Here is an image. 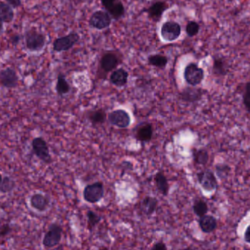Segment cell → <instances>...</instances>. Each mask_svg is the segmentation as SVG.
<instances>
[{"instance_id": "cb8c5ba5", "label": "cell", "mask_w": 250, "mask_h": 250, "mask_svg": "<svg viewBox=\"0 0 250 250\" xmlns=\"http://www.w3.org/2000/svg\"><path fill=\"white\" fill-rule=\"evenodd\" d=\"M16 187V181L13 180L9 176H4L2 178L0 183V192L3 194L10 193L14 190Z\"/></svg>"}, {"instance_id": "4dcf8cb0", "label": "cell", "mask_w": 250, "mask_h": 250, "mask_svg": "<svg viewBox=\"0 0 250 250\" xmlns=\"http://www.w3.org/2000/svg\"><path fill=\"white\" fill-rule=\"evenodd\" d=\"M200 30V26L197 22H189L187 25L186 32L189 37H194L198 35Z\"/></svg>"}, {"instance_id": "7402d4cb", "label": "cell", "mask_w": 250, "mask_h": 250, "mask_svg": "<svg viewBox=\"0 0 250 250\" xmlns=\"http://www.w3.org/2000/svg\"><path fill=\"white\" fill-rule=\"evenodd\" d=\"M154 182H155L156 186H157L159 192L161 193L163 196H167L168 195L169 184L167 178L163 174V172H158L156 174L155 177H154Z\"/></svg>"}, {"instance_id": "44dd1931", "label": "cell", "mask_w": 250, "mask_h": 250, "mask_svg": "<svg viewBox=\"0 0 250 250\" xmlns=\"http://www.w3.org/2000/svg\"><path fill=\"white\" fill-rule=\"evenodd\" d=\"M128 73L125 69L120 68L114 70L111 75V83L117 87H123L127 82Z\"/></svg>"}, {"instance_id": "5b68a950", "label": "cell", "mask_w": 250, "mask_h": 250, "mask_svg": "<svg viewBox=\"0 0 250 250\" xmlns=\"http://www.w3.org/2000/svg\"><path fill=\"white\" fill-rule=\"evenodd\" d=\"M184 76L189 85L196 86L204 80V71L195 63H189L185 68Z\"/></svg>"}, {"instance_id": "603a6c76", "label": "cell", "mask_w": 250, "mask_h": 250, "mask_svg": "<svg viewBox=\"0 0 250 250\" xmlns=\"http://www.w3.org/2000/svg\"><path fill=\"white\" fill-rule=\"evenodd\" d=\"M70 91V86L67 81L66 80L65 76L60 73L57 78V84H56V91L59 95H64L68 93Z\"/></svg>"}, {"instance_id": "7a4b0ae2", "label": "cell", "mask_w": 250, "mask_h": 250, "mask_svg": "<svg viewBox=\"0 0 250 250\" xmlns=\"http://www.w3.org/2000/svg\"><path fill=\"white\" fill-rule=\"evenodd\" d=\"M32 150L33 154L45 164H49L52 161L48 143L41 136H37L32 139Z\"/></svg>"}, {"instance_id": "52a82bcc", "label": "cell", "mask_w": 250, "mask_h": 250, "mask_svg": "<svg viewBox=\"0 0 250 250\" xmlns=\"http://www.w3.org/2000/svg\"><path fill=\"white\" fill-rule=\"evenodd\" d=\"M19 77L16 70L10 67L0 70V85L7 89H14L19 85Z\"/></svg>"}, {"instance_id": "4fadbf2b", "label": "cell", "mask_w": 250, "mask_h": 250, "mask_svg": "<svg viewBox=\"0 0 250 250\" xmlns=\"http://www.w3.org/2000/svg\"><path fill=\"white\" fill-rule=\"evenodd\" d=\"M29 201H30L31 207L39 212H44L46 211L50 205L49 198L41 193L33 194L31 196Z\"/></svg>"}, {"instance_id": "74e56055", "label": "cell", "mask_w": 250, "mask_h": 250, "mask_svg": "<svg viewBox=\"0 0 250 250\" xmlns=\"http://www.w3.org/2000/svg\"><path fill=\"white\" fill-rule=\"evenodd\" d=\"M245 241L247 243L250 244V226H248L245 233Z\"/></svg>"}, {"instance_id": "30bf717a", "label": "cell", "mask_w": 250, "mask_h": 250, "mask_svg": "<svg viewBox=\"0 0 250 250\" xmlns=\"http://www.w3.org/2000/svg\"><path fill=\"white\" fill-rule=\"evenodd\" d=\"M181 26L175 22H167L161 27V36L165 41H173L181 35Z\"/></svg>"}, {"instance_id": "d6986e66", "label": "cell", "mask_w": 250, "mask_h": 250, "mask_svg": "<svg viewBox=\"0 0 250 250\" xmlns=\"http://www.w3.org/2000/svg\"><path fill=\"white\" fill-rule=\"evenodd\" d=\"M14 9L5 1H0V22L10 23L14 19Z\"/></svg>"}, {"instance_id": "e575fe53", "label": "cell", "mask_w": 250, "mask_h": 250, "mask_svg": "<svg viewBox=\"0 0 250 250\" xmlns=\"http://www.w3.org/2000/svg\"><path fill=\"white\" fill-rule=\"evenodd\" d=\"M5 2L10 4L13 9L19 8L22 5L21 0H5Z\"/></svg>"}, {"instance_id": "ab89813d", "label": "cell", "mask_w": 250, "mask_h": 250, "mask_svg": "<svg viewBox=\"0 0 250 250\" xmlns=\"http://www.w3.org/2000/svg\"><path fill=\"white\" fill-rule=\"evenodd\" d=\"M2 176H1V173H0V183L1 182V180H2Z\"/></svg>"}, {"instance_id": "d590c367", "label": "cell", "mask_w": 250, "mask_h": 250, "mask_svg": "<svg viewBox=\"0 0 250 250\" xmlns=\"http://www.w3.org/2000/svg\"><path fill=\"white\" fill-rule=\"evenodd\" d=\"M20 41L21 36L19 34H15V35H13L10 37V43H11L12 45H15V46L17 45Z\"/></svg>"}, {"instance_id": "4316f807", "label": "cell", "mask_w": 250, "mask_h": 250, "mask_svg": "<svg viewBox=\"0 0 250 250\" xmlns=\"http://www.w3.org/2000/svg\"><path fill=\"white\" fill-rule=\"evenodd\" d=\"M148 63L159 68H165L167 64V58L161 54L150 56L148 58Z\"/></svg>"}, {"instance_id": "2e32d148", "label": "cell", "mask_w": 250, "mask_h": 250, "mask_svg": "<svg viewBox=\"0 0 250 250\" xmlns=\"http://www.w3.org/2000/svg\"><path fill=\"white\" fill-rule=\"evenodd\" d=\"M198 223H199L201 230L205 233H212L217 229V220L213 216L206 214V215L200 217Z\"/></svg>"}, {"instance_id": "484cf974", "label": "cell", "mask_w": 250, "mask_h": 250, "mask_svg": "<svg viewBox=\"0 0 250 250\" xmlns=\"http://www.w3.org/2000/svg\"><path fill=\"white\" fill-rule=\"evenodd\" d=\"M88 117L92 124H102L106 120V114L103 110H95V111L91 112Z\"/></svg>"}, {"instance_id": "9c48e42d", "label": "cell", "mask_w": 250, "mask_h": 250, "mask_svg": "<svg viewBox=\"0 0 250 250\" xmlns=\"http://www.w3.org/2000/svg\"><path fill=\"white\" fill-rule=\"evenodd\" d=\"M108 120L113 126L120 129H125L130 124L131 118L129 114L123 110H117L108 114Z\"/></svg>"}, {"instance_id": "60d3db41", "label": "cell", "mask_w": 250, "mask_h": 250, "mask_svg": "<svg viewBox=\"0 0 250 250\" xmlns=\"http://www.w3.org/2000/svg\"><path fill=\"white\" fill-rule=\"evenodd\" d=\"M1 224H2V223H1V220H0V226H1Z\"/></svg>"}, {"instance_id": "277c9868", "label": "cell", "mask_w": 250, "mask_h": 250, "mask_svg": "<svg viewBox=\"0 0 250 250\" xmlns=\"http://www.w3.org/2000/svg\"><path fill=\"white\" fill-rule=\"evenodd\" d=\"M83 199L89 204H96L104 196V183L95 182L85 187L83 193Z\"/></svg>"}, {"instance_id": "836d02e7", "label": "cell", "mask_w": 250, "mask_h": 250, "mask_svg": "<svg viewBox=\"0 0 250 250\" xmlns=\"http://www.w3.org/2000/svg\"><path fill=\"white\" fill-rule=\"evenodd\" d=\"M11 231L12 227H10L9 223H4V224L2 223L1 226H0V239H2V238L8 236L9 234H10Z\"/></svg>"}, {"instance_id": "d6a6232c", "label": "cell", "mask_w": 250, "mask_h": 250, "mask_svg": "<svg viewBox=\"0 0 250 250\" xmlns=\"http://www.w3.org/2000/svg\"><path fill=\"white\" fill-rule=\"evenodd\" d=\"M244 104L247 110L250 112V82L247 84L245 86V93L243 95Z\"/></svg>"}, {"instance_id": "f1b7e54d", "label": "cell", "mask_w": 250, "mask_h": 250, "mask_svg": "<svg viewBox=\"0 0 250 250\" xmlns=\"http://www.w3.org/2000/svg\"><path fill=\"white\" fill-rule=\"evenodd\" d=\"M86 217H87L88 220V228L90 231H92L102 220L101 217L92 211H88Z\"/></svg>"}, {"instance_id": "1f68e13d", "label": "cell", "mask_w": 250, "mask_h": 250, "mask_svg": "<svg viewBox=\"0 0 250 250\" xmlns=\"http://www.w3.org/2000/svg\"><path fill=\"white\" fill-rule=\"evenodd\" d=\"M214 72L216 74L224 75L226 73L225 64L221 59L214 60Z\"/></svg>"}, {"instance_id": "f546056e", "label": "cell", "mask_w": 250, "mask_h": 250, "mask_svg": "<svg viewBox=\"0 0 250 250\" xmlns=\"http://www.w3.org/2000/svg\"><path fill=\"white\" fill-rule=\"evenodd\" d=\"M216 173L220 179H227L230 172V167L226 164H217L215 167Z\"/></svg>"}, {"instance_id": "d4e9b609", "label": "cell", "mask_w": 250, "mask_h": 250, "mask_svg": "<svg viewBox=\"0 0 250 250\" xmlns=\"http://www.w3.org/2000/svg\"><path fill=\"white\" fill-rule=\"evenodd\" d=\"M192 155L194 161L199 165H206L209 159L208 151L205 149L194 150Z\"/></svg>"}, {"instance_id": "e0dca14e", "label": "cell", "mask_w": 250, "mask_h": 250, "mask_svg": "<svg viewBox=\"0 0 250 250\" xmlns=\"http://www.w3.org/2000/svg\"><path fill=\"white\" fill-rule=\"evenodd\" d=\"M118 64L119 58L115 54L113 53H107L104 54L101 59V68L105 72H110L114 70Z\"/></svg>"}, {"instance_id": "3957f363", "label": "cell", "mask_w": 250, "mask_h": 250, "mask_svg": "<svg viewBox=\"0 0 250 250\" xmlns=\"http://www.w3.org/2000/svg\"><path fill=\"white\" fill-rule=\"evenodd\" d=\"M62 235V227L57 223H53L44 235L42 245L46 249L54 248L60 245Z\"/></svg>"}, {"instance_id": "ffe728a7", "label": "cell", "mask_w": 250, "mask_h": 250, "mask_svg": "<svg viewBox=\"0 0 250 250\" xmlns=\"http://www.w3.org/2000/svg\"><path fill=\"white\" fill-rule=\"evenodd\" d=\"M202 95L203 91L200 88H186L181 94L182 100L187 102H195L199 101Z\"/></svg>"}, {"instance_id": "ba28073f", "label": "cell", "mask_w": 250, "mask_h": 250, "mask_svg": "<svg viewBox=\"0 0 250 250\" xmlns=\"http://www.w3.org/2000/svg\"><path fill=\"white\" fill-rule=\"evenodd\" d=\"M197 178L201 187L207 192H212L217 189L218 182L214 173L211 170H206L199 172L197 174Z\"/></svg>"}, {"instance_id": "7c38bea8", "label": "cell", "mask_w": 250, "mask_h": 250, "mask_svg": "<svg viewBox=\"0 0 250 250\" xmlns=\"http://www.w3.org/2000/svg\"><path fill=\"white\" fill-rule=\"evenodd\" d=\"M105 10L115 20H118L125 15V10L120 0H101Z\"/></svg>"}, {"instance_id": "8fae6325", "label": "cell", "mask_w": 250, "mask_h": 250, "mask_svg": "<svg viewBox=\"0 0 250 250\" xmlns=\"http://www.w3.org/2000/svg\"><path fill=\"white\" fill-rule=\"evenodd\" d=\"M111 23L109 13L103 10L95 12L89 19V24L97 29H104L108 27Z\"/></svg>"}, {"instance_id": "5bb4252c", "label": "cell", "mask_w": 250, "mask_h": 250, "mask_svg": "<svg viewBox=\"0 0 250 250\" xmlns=\"http://www.w3.org/2000/svg\"><path fill=\"white\" fill-rule=\"evenodd\" d=\"M167 8H168V5L165 1H156L148 7L147 13H148L150 19L157 22L161 19L163 13Z\"/></svg>"}, {"instance_id": "ac0fdd59", "label": "cell", "mask_w": 250, "mask_h": 250, "mask_svg": "<svg viewBox=\"0 0 250 250\" xmlns=\"http://www.w3.org/2000/svg\"><path fill=\"white\" fill-rule=\"evenodd\" d=\"M157 204H158V201L155 198L150 196L146 197L141 201L140 208L144 214L150 216L154 214V211L157 209Z\"/></svg>"}, {"instance_id": "83f0119b", "label": "cell", "mask_w": 250, "mask_h": 250, "mask_svg": "<svg viewBox=\"0 0 250 250\" xmlns=\"http://www.w3.org/2000/svg\"><path fill=\"white\" fill-rule=\"evenodd\" d=\"M192 208L195 215L198 216V217L206 215L208 211V205L202 199H197L194 203Z\"/></svg>"}, {"instance_id": "8d00e7d4", "label": "cell", "mask_w": 250, "mask_h": 250, "mask_svg": "<svg viewBox=\"0 0 250 250\" xmlns=\"http://www.w3.org/2000/svg\"><path fill=\"white\" fill-rule=\"evenodd\" d=\"M152 250H167V247L163 243V242H157L154 247L152 248Z\"/></svg>"}, {"instance_id": "8992f818", "label": "cell", "mask_w": 250, "mask_h": 250, "mask_svg": "<svg viewBox=\"0 0 250 250\" xmlns=\"http://www.w3.org/2000/svg\"><path fill=\"white\" fill-rule=\"evenodd\" d=\"M79 40V35L76 32H70L65 36L57 38L53 43V49L57 52L68 51Z\"/></svg>"}, {"instance_id": "6da1fadb", "label": "cell", "mask_w": 250, "mask_h": 250, "mask_svg": "<svg viewBox=\"0 0 250 250\" xmlns=\"http://www.w3.org/2000/svg\"><path fill=\"white\" fill-rule=\"evenodd\" d=\"M25 45L30 52H40L46 44V37L35 27H31L24 32Z\"/></svg>"}, {"instance_id": "9a60e30c", "label": "cell", "mask_w": 250, "mask_h": 250, "mask_svg": "<svg viewBox=\"0 0 250 250\" xmlns=\"http://www.w3.org/2000/svg\"><path fill=\"white\" fill-rule=\"evenodd\" d=\"M153 136V127L150 123H142L138 126L135 133V137L140 142H147L151 140Z\"/></svg>"}, {"instance_id": "f35d334b", "label": "cell", "mask_w": 250, "mask_h": 250, "mask_svg": "<svg viewBox=\"0 0 250 250\" xmlns=\"http://www.w3.org/2000/svg\"><path fill=\"white\" fill-rule=\"evenodd\" d=\"M3 31V23L2 22H0V35H1V32Z\"/></svg>"}]
</instances>
